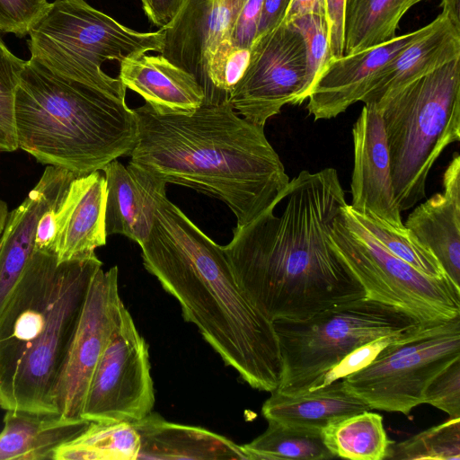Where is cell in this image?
<instances>
[{
  "mask_svg": "<svg viewBox=\"0 0 460 460\" xmlns=\"http://www.w3.org/2000/svg\"><path fill=\"white\" fill-rule=\"evenodd\" d=\"M346 204L334 168L304 170L222 246L242 291L269 321L305 319L366 296L330 243Z\"/></svg>",
  "mask_w": 460,
  "mask_h": 460,
  "instance_id": "obj_1",
  "label": "cell"
},
{
  "mask_svg": "<svg viewBox=\"0 0 460 460\" xmlns=\"http://www.w3.org/2000/svg\"><path fill=\"white\" fill-rule=\"evenodd\" d=\"M140 247L145 269L225 364L251 387L276 390L282 358L273 323L242 291L223 247L167 198L166 185L157 190L153 226Z\"/></svg>",
  "mask_w": 460,
  "mask_h": 460,
  "instance_id": "obj_2",
  "label": "cell"
},
{
  "mask_svg": "<svg viewBox=\"0 0 460 460\" xmlns=\"http://www.w3.org/2000/svg\"><path fill=\"white\" fill-rule=\"evenodd\" d=\"M137 142L129 163L167 183L224 202L244 226L271 206L289 182L264 127L240 116L228 100L204 102L190 114L133 109Z\"/></svg>",
  "mask_w": 460,
  "mask_h": 460,
  "instance_id": "obj_3",
  "label": "cell"
},
{
  "mask_svg": "<svg viewBox=\"0 0 460 460\" xmlns=\"http://www.w3.org/2000/svg\"><path fill=\"white\" fill-rule=\"evenodd\" d=\"M96 254L59 261L34 250L0 314V407L58 412L55 390L91 283Z\"/></svg>",
  "mask_w": 460,
  "mask_h": 460,
  "instance_id": "obj_4",
  "label": "cell"
},
{
  "mask_svg": "<svg viewBox=\"0 0 460 460\" xmlns=\"http://www.w3.org/2000/svg\"><path fill=\"white\" fill-rule=\"evenodd\" d=\"M18 148L76 176L130 155L137 122L125 100L25 62L14 99Z\"/></svg>",
  "mask_w": 460,
  "mask_h": 460,
  "instance_id": "obj_5",
  "label": "cell"
},
{
  "mask_svg": "<svg viewBox=\"0 0 460 460\" xmlns=\"http://www.w3.org/2000/svg\"><path fill=\"white\" fill-rule=\"evenodd\" d=\"M376 107L382 113L395 199L404 211L426 197L434 163L460 140V58L408 83Z\"/></svg>",
  "mask_w": 460,
  "mask_h": 460,
  "instance_id": "obj_6",
  "label": "cell"
},
{
  "mask_svg": "<svg viewBox=\"0 0 460 460\" xmlns=\"http://www.w3.org/2000/svg\"><path fill=\"white\" fill-rule=\"evenodd\" d=\"M31 59L54 74L125 100L120 79L105 74L107 60L122 61L161 52L164 29L139 32L94 9L84 0H55L30 33Z\"/></svg>",
  "mask_w": 460,
  "mask_h": 460,
  "instance_id": "obj_7",
  "label": "cell"
},
{
  "mask_svg": "<svg viewBox=\"0 0 460 460\" xmlns=\"http://www.w3.org/2000/svg\"><path fill=\"white\" fill-rule=\"evenodd\" d=\"M419 324L408 313L366 296L305 319L274 321L282 358V376L276 390L291 394L314 390L356 349Z\"/></svg>",
  "mask_w": 460,
  "mask_h": 460,
  "instance_id": "obj_8",
  "label": "cell"
},
{
  "mask_svg": "<svg viewBox=\"0 0 460 460\" xmlns=\"http://www.w3.org/2000/svg\"><path fill=\"white\" fill-rule=\"evenodd\" d=\"M346 205L333 221L330 243L367 297L397 307L420 323L460 315L459 287L447 276L429 277L389 252L360 226Z\"/></svg>",
  "mask_w": 460,
  "mask_h": 460,
  "instance_id": "obj_9",
  "label": "cell"
},
{
  "mask_svg": "<svg viewBox=\"0 0 460 460\" xmlns=\"http://www.w3.org/2000/svg\"><path fill=\"white\" fill-rule=\"evenodd\" d=\"M460 358V315L420 323L385 346L364 367L342 377L371 409L408 415L423 403L431 380Z\"/></svg>",
  "mask_w": 460,
  "mask_h": 460,
  "instance_id": "obj_10",
  "label": "cell"
},
{
  "mask_svg": "<svg viewBox=\"0 0 460 460\" xmlns=\"http://www.w3.org/2000/svg\"><path fill=\"white\" fill-rule=\"evenodd\" d=\"M154 405L148 345L124 306L93 375L82 418L133 424Z\"/></svg>",
  "mask_w": 460,
  "mask_h": 460,
  "instance_id": "obj_11",
  "label": "cell"
},
{
  "mask_svg": "<svg viewBox=\"0 0 460 460\" xmlns=\"http://www.w3.org/2000/svg\"><path fill=\"white\" fill-rule=\"evenodd\" d=\"M306 58L297 31L281 22L257 37L249 65L228 102L245 119L264 127L288 104H296L305 84Z\"/></svg>",
  "mask_w": 460,
  "mask_h": 460,
  "instance_id": "obj_12",
  "label": "cell"
},
{
  "mask_svg": "<svg viewBox=\"0 0 460 460\" xmlns=\"http://www.w3.org/2000/svg\"><path fill=\"white\" fill-rule=\"evenodd\" d=\"M124 305L119 292V270L101 268L88 290L81 316L61 369L55 403L63 416L83 419L90 383Z\"/></svg>",
  "mask_w": 460,
  "mask_h": 460,
  "instance_id": "obj_13",
  "label": "cell"
},
{
  "mask_svg": "<svg viewBox=\"0 0 460 460\" xmlns=\"http://www.w3.org/2000/svg\"><path fill=\"white\" fill-rule=\"evenodd\" d=\"M352 202L358 213L374 216L396 228L404 225L395 199L382 113L365 104L353 125Z\"/></svg>",
  "mask_w": 460,
  "mask_h": 460,
  "instance_id": "obj_14",
  "label": "cell"
},
{
  "mask_svg": "<svg viewBox=\"0 0 460 460\" xmlns=\"http://www.w3.org/2000/svg\"><path fill=\"white\" fill-rule=\"evenodd\" d=\"M429 28V23L382 44L331 58L308 93L309 115L314 120L333 119L361 102L377 72Z\"/></svg>",
  "mask_w": 460,
  "mask_h": 460,
  "instance_id": "obj_15",
  "label": "cell"
},
{
  "mask_svg": "<svg viewBox=\"0 0 460 460\" xmlns=\"http://www.w3.org/2000/svg\"><path fill=\"white\" fill-rule=\"evenodd\" d=\"M246 0H183L164 27V58L192 75L206 88L205 61L208 53L230 39L234 23Z\"/></svg>",
  "mask_w": 460,
  "mask_h": 460,
  "instance_id": "obj_16",
  "label": "cell"
},
{
  "mask_svg": "<svg viewBox=\"0 0 460 460\" xmlns=\"http://www.w3.org/2000/svg\"><path fill=\"white\" fill-rule=\"evenodd\" d=\"M75 177L67 170L48 165L25 199L9 213L0 237V314L34 251L40 216L65 193Z\"/></svg>",
  "mask_w": 460,
  "mask_h": 460,
  "instance_id": "obj_17",
  "label": "cell"
},
{
  "mask_svg": "<svg viewBox=\"0 0 460 460\" xmlns=\"http://www.w3.org/2000/svg\"><path fill=\"white\" fill-rule=\"evenodd\" d=\"M106 181L100 171L73 179L55 208L59 261L95 254L106 244Z\"/></svg>",
  "mask_w": 460,
  "mask_h": 460,
  "instance_id": "obj_18",
  "label": "cell"
},
{
  "mask_svg": "<svg viewBox=\"0 0 460 460\" xmlns=\"http://www.w3.org/2000/svg\"><path fill=\"white\" fill-rule=\"evenodd\" d=\"M460 288V156L456 154L443 175V191L416 207L403 224Z\"/></svg>",
  "mask_w": 460,
  "mask_h": 460,
  "instance_id": "obj_19",
  "label": "cell"
},
{
  "mask_svg": "<svg viewBox=\"0 0 460 460\" xmlns=\"http://www.w3.org/2000/svg\"><path fill=\"white\" fill-rule=\"evenodd\" d=\"M101 171L106 181L107 236L121 234L142 244L153 226L157 190L166 183L130 163L125 166L118 159Z\"/></svg>",
  "mask_w": 460,
  "mask_h": 460,
  "instance_id": "obj_20",
  "label": "cell"
},
{
  "mask_svg": "<svg viewBox=\"0 0 460 460\" xmlns=\"http://www.w3.org/2000/svg\"><path fill=\"white\" fill-rule=\"evenodd\" d=\"M460 58V30L441 13L429 30L402 49L372 79L361 102L378 106L408 83Z\"/></svg>",
  "mask_w": 460,
  "mask_h": 460,
  "instance_id": "obj_21",
  "label": "cell"
},
{
  "mask_svg": "<svg viewBox=\"0 0 460 460\" xmlns=\"http://www.w3.org/2000/svg\"><path fill=\"white\" fill-rule=\"evenodd\" d=\"M119 78L160 114H190L205 101L196 78L162 55H140L119 62Z\"/></svg>",
  "mask_w": 460,
  "mask_h": 460,
  "instance_id": "obj_22",
  "label": "cell"
},
{
  "mask_svg": "<svg viewBox=\"0 0 460 460\" xmlns=\"http://www.w3.org/2000/svg\"><path fill=\"white\" fill-rule=\"evenodd\" d=\"M140 438L137 459L248 460L242 446L200 427L150 412L132 424Z\"/></svg>",
  "mask_w": 460,
  "mask_h": 460,
  "instance_id": "obj_23",
  "label": "cell"
},
{
  "mask_svg": "<svg viewBox=\"0 0 460 460\" xmlns=\"http://www.w3.org/2000/svg\"><path fill=\"white\" fill-rule=\"evenodd\" d=\"M89 423L59 412L6 410L0 432V460L53 459L56 449L80 435Z\"/></svg>",
  "mask_w": 460,
  "mask_h": 460,
  "instance_id": "obj_24",
  "label": "cell"
},
{
  "mask_svg": "<svg viewBox=\"0 0 460 460\" xmlns=\"http://www.w3.org/2000/svg\"><path fill=\"white\" fill-rule=\"evenodd\" d=\"M261 412L268 421L323 430L346 417L371 408L349 390L342 378L298 394L270 393Z\"/></svg>",
  "mask_w": 460,
  "mask_h": 460,
  "instance_id": "obj_25",
  "label": "cell"
},
{
  "mask_svg": "<svg viewBox=\"0 0 460 460\" xmlns=\"http://www.w3.org/2000/svg\"><path fill=\"white\" fill-rule=\"evenodd\" d=\"M421 1L424 0H348L344 54H351L395 38L402 17Z\"/></svg>",
  "mask_w": 460,
  "mask_h": 460,
  "instance_id": "obj_26",
  "label": "cell"
},
{
  "mask_svg": "<svg viewBox=\"0 0 460 460\" xmlns=\"http://www.w3.org/2000/svg\"><path fill=\"white\" fill-rule=\"evenodd\" d=\"M139 449V435L132 424L90 421L80 435L56 449L53 459L135 460Z\"/></svg>",
  "mask_w": 460,
  "mask_h": 460,
  "instance_id": "obj_27",
  "label": "cell"
},
{
  "mask_svg": "<svg viewBox=\"0 0 460 460\" xmlns=\"http://www.w3.org/2000/svg\"><path fill=\"white\" fill-rule=\"evenodd\" d=\"M323 435L335 457L352 460L386 459L394 443L386 435L382 416L369 411L329 425Z\"/></svg>",
  "mask_w": 460,
  "mask_h": 460,
  "instance_id": "obj_28",
  "label": "cell"
},
{
  "mask_svg": "<svg viewBox=\"0 0 460 460\" xmlns=\"http://www.w3.org/2000/svg\"><path fill=\"white\" fill-rule=\"evenodd\" d=\"M268 428L242 445L248 460H323L335 456L324 442L323 430L268 421Z\"/></svg>",
  "mask_w": 460,
  "mask_h": 460,
  "instance_id": "obj_29",
  "label": "cell"
},
{
  "mask_svg": "<svg viewBox=\"0 0 460 460\" xmlns=\"http://www.w3.org/2000/svg\"><path fill=\"white\" fill-rule=\"evenodd\" d=\"M346 208L360 226L392 254L429 277L447 276L431 251L405 226L394 227L374 216L354 211L349 204Z\"/></svg>",
  "mask_w": 460,
  "mask_h": 460,
  "instance_id": "obj_30",
  "label": "cell"
},
{
  "mask_svg": "<svg viewBox=\"0 0 460 460\" xmlns=\"http://www.w3.org/2000/svg\"><path fill=\"white\" fill-rule=\"evenodd\" d=\"M251 58V49L235 45L230 39L221 40L205 61V101H227L243 77Z\"/></svg>",
  "mask_w": 460,
  "mask_h": 460,
  "instance_id": "obj_31",
  "label": "cell"
},
{
  "mask_svg": "<svg viewBox=\"0 0 460 460\" xmlns=\"http://www.w3.org/2000/svg\"><path fill=\"white\" fill-rule=\"evenodd\" d=\"M386 459L460 460V418H449L402 442H394Z\"/></svg>",
  "mask_w": 460,
  "mask_h": 460,
  "instance_id": "obj_32",
  "label": "cell"
},
{
  "mask_svg": "<svg viewBox=\"0 0 460 460\" xmlns=\"http://www.w3.org/2000/svg\"><path fill=\"white\" fill-rule=\"evenodd\" d=\"M301 35L305 48V84L296 104L303 103L326 64L332 58L330 50L329 27L325 14H305L295 18L289 23Z\"/></svg>",
  "mask_w": 460,
  "mask_h": 460,
  "instance_id": "obj_33",
  "label": "cell"
},
{
  "mask_svg": "<svg viewBox=\"0 0 460 460\" xmlns=\"http://www.w3.org/2000/svg\"><path fill=\"white\" fill-rule=\"evenodd\" d=\"M25 60L14 56L0 36V151L18 149L14 99Z\"/></svg>",
  "mask_w": 460,
  "mask_h": 460,
  "instance_id": "obj_34",
  "label": "cell"
},
{
  "mask_svg": "<svg viewBox=\"0 0 460 460\" xmlns=\"http://www.w3.org/2000/svg\"><path fill=\"white\" fill-rule=\"evenodd\" d=\"M423 403L460 418V358L440 371L424 391Z\"/></svg>",
  "mask_w": 460,
  "mask_h": 460,
  "instance_id": "obj_35",
  "label": "cell"
},
{
  "mask_svg": "<svg viewBox=\"0 0 460 460\" xmlns=\"http://www.w3.org/2000/svg\"><path fill=\"white\" fill-rule=\"evenodd\" d=\"M49 5L47 0H0V31L19 38L28 35Z\"/></svg>",
  "mask_w": 460,
  "mask_h": 460,
  "instance_id": "obj_36",
  "label": "cell"
},
{
  "mask_svg": "<svg viewBox=\"0 0 460 460\" xmlns=\"http://www.w3.org/2000/svg\"><path fill=\"white\" fill-rule=\"evenodd\" d=\"M401 334L378 339L356 349L330 370L323 377L320 385L316 388L324 386L364 367L369 364L385 346L394 341Z\"/></svg>",
  "mask_w": 460,
  "mask_h": 460,
  "instance_id": "obj_37",
  "label": "cell"
},
{
  "mask_svg": "<svg viewBox=\"0 0 460 460\" xmlns=\"http://www.w3.org/2000/svg\"><path fill=\"white\" fill-rule=\"evenodd\" d=\"M263 0H246L231 31L230 40L237 46L251 49L257 34Z\"/></svg>",
  "mask_w": 460,
  "mask_h": 460,
  "instance_id": "obj_38",
  "label": "cell"
},
{
  "mask_svg": "<svg viewBox=\"0 0 460 460\" xmlns=\"http://www.w3.org/2000/svg\"><path fill=\"white\" fill-rule=\"evenodd\" d=\"M348 0H325L332 58L344 54V27Z\"/></svg>",
  "mask_w": 460,
  "mask_h": 460,
  "instance_id": "obj_39",
  "label": "cell"
},
{
  "mask_svg": "<svg viewBox=\"0 0 460 460\" xmlns=\"http://www.w3.org/2000/svg\"><path fill=\"white\" fill-rule=\"evenodd\" d=\"M143 10L149 21L159 28L168 25L183 0H140Z\"/></svg>",
  "mask_w": 460,
  "mask_h": 460,
  "instance_id": "obj_40",
  "label": "cell"
},
{
  "mask_svg": "<svg viewBox=\"0 0 460 460\" xmlns=\"http://www.w3.org/2000/svg\"><path fill=\"white\" fill-rule=\"evenodd\" d=\"M289 3L290 0H263L256 38L281 23Z\"/></svg>",
  "mask_w": 460,
  "mask_h": 460,
  "instance_id": "obj_41",
  "label": "cell"
},
{
  "mask_svg": "<svg viewBox=\"0 0 460 460\" xmlns=\"http://www.w3.org/2000/svg\"><path fill=\"white\" fill-rule=\"evenodd\" d=\"M325 14V0H290L283 22L288 24L305 14Z\"/></svg>",
  "mask_w": 460,
  "mask_h": 460,
  "instance_id": "obj_42",
  "label": "cell"
},
{
  "mask_svg": "<svg viewBox=\"0 0 460 460\" xmlns=\"http://www.w3.org/2000/svg\"><path fill=\"white\" fill-rule=\"evenodd\" d=\"M460 0H441L442 13L460 30Z\"/></svg>",
  "mask_w": 460,
  "mask_h": 460,
  "instance_id": "obj_43",
  "label": "cell"
},
{
  "mask_svg": "<svg viewBox=\"0 0 460 460\" xmlns=\"http://www.w3.org/2000/svg\"><path fill=\"white\" fill-rule=\"evenodd\" d=\"M8 215H9V212H8V208H7L6 203L4 201H3L2 199H0V235L4 227Z\"/></svg>",
  "mask_w": 460,
  "mask_h": 460,
  "instance_id": "obj_44",
  "label": "cell"
}]
</instances>
